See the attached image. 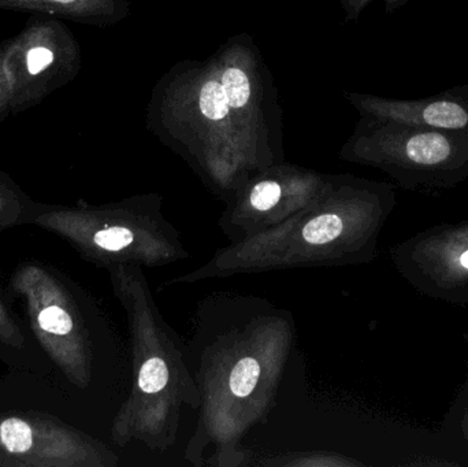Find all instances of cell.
<instances>
[{
  "mask_svg": "<svg viewBox=\"0 0 468 467\" xmlns=\"http://www.w3.org/2000/svg\"><path fill=\"white\" fill-rule=\"evenodd\" d=\"M8 295L51 370V381L87 421L106 383L109 337L88 293L57 266L22 260L8 279Z\"/></svg>",
  "mask_w": 468,
  "mask_h": 467,
  "instance_id": "cell-1",
  "label": "cell"
},
{
  "mask_svg": "<svg viewBox=\"0 0 468 467\" xmlns=\"http://www.w3.org/2000/svg\"><path fill=\"white\" fill-rule=\"evenodd\" d=\"M84 417L51 381L0 376V467H95L112 462Z\"/></svg>",
  "mask_w": 468,
  "mask_h": 467,
  "instance_id": "cell-2",
  "label": "cell"
},
{
  "mask_svg": "<svg viewBox=\"0 0 468 467\" xmlns=\"http://www.w3.org/2000/svg\"><path fill=\"white\" fill-rule=\"evenodd\" d=\"M0 46L13 114L41 103L71 81L80 69L76 37L55 16H33Z\"/></svg>",
  "mask_w": 468,
  "mask_h": 467,
  "instance_id": "cell-3",
  "label": "cell"
},
{
  "mask_svg": "<svg viewBox=\"0 0 468 467\" xmlns=\"http://www.w3.org/2000/svg\"><path fill=\"white\" fill-rule=\"evenodd\" d=\"M357 143L379 161L423 172L468 165V134L461 132L368 117Z\"/></svg>",
  "mask_w": 468,
  "mask_h": 467,
  "instance_id": "cell-4",
  "label": "cell"
},
{
  "mask_svg": "<svg viewBox=\"0 0 468 467\" xmlns=\"http://www.w3.org/2000/svg\"><path fill=\"white\" fill-rule=\"evenodd\" d=\"M356 103L368 117L468 134V84L420 99L359 96Z\"/></svg>",
  "mask_w": 468,
  "mask_h": 467,
  "instance_id": "cell-5",
  "label": "cell"
},
{
  "mask_svg": "<svg viewBox=\"0 0 468 467\" xmlns=\"http://www.w3.org/2000/svg\"><path fill=\"white\" fill-rule=\"evenodd\" d=\"M0 361L8 369L32 373L51 381V370L38 351L22 314L16 312L7 288L0 282ZM52 383V381H51Z\"/></svg>",
  "mask_w": 468,
  "mask_h": 467,
  "instance_id": "cell-6",
  "label": "cell"
},
{
  "mask_svg": "<svg viewBox=\"0 0 468 467\" xmlns=\"http://www.w3.org/2000/svg\"><path fill=\"white\" fill-rule=\"evenodd\" d=\"M0 8L59 19L99 22L114 13L115 0H0Z\"/></svg>",
  "mask_w": 468,
  "mask_h": 467,
  "instance_id": "cell-7",
  "label": "cell"
},
{
  "mask_svg": "<svg viewBox=\"0 0 468 467\" xmlns=\"http://www.w3.org/2000/svg\"><path fill=\"white\" fill-rule=\"evenodd\" d=\"M32 197L14 181L11 175L0 170V232L11 228L24 227Z\"/></svg>",
  "mask_w": 468,
  "mask_h": 467,
  "instance_id": "cell-8",
  "label": "cell"
},
{
  "mask_svg": "<svg viewBox=\"0 0 468 467\" xmlns=\"http://www.w3.org/2000/svg\"><path fill=\"white\" fill-rule=\"evenodd\" d=\"M343 219L337 214H324L315 217L305 225L303 238L307 243L322 246L335 240L343 232Z\"/></svg>",
  "mask_w": 468,
  "mask_h": 467,
  "instance_id": "cell-9",
  "label": "cell"
},
{
  "mask_svg": "<svg viewBox=\"0 0 468 467\" xmlns=\"http://www.w3.org/2000/svg\"><path fill=\"white\" fill-rule=\"evenodd\" d=\"M200 111L210 121H222L230 111L221 81L210 80L203 85L199 96Z\"/></svg>",
  "mask_w": 468,
  "mask_h": 467,
  "instance_id": "cell-10",
  "label": "cell"
},
{
  "mask_svg": "<svg viewBox=\"0 0 468 467\" xmlns=\"http://www.w3.org/2000/svg\"><path fill=\"white\" fill-rule=\"evenodd\" d=\"M222 88L229 101L230 109L239 110L250 98V84L247 74L239 68H228L222 73Z\"/></svg>",
  "mask_w": 468,
  "mask_h": 467,
  "instance_id": "cell-11",
  "label": "cell"
},
{
  "mask_svg": "<svg viewBox=\"0 0 468 467\" xmlns=\"http://www.w3.org/2000/svg\"><path fill=\"white\" fill-rule=\"evenodd\" d=\"M261 376V366L252 358H244L237 362L230 375V391L234 397L245 398L253 391Z\"/></svg>",
  "mask_w": 468,
  "mask_h": 467,
  "instance_id": "cell-12",
  "label": "cell"
},
{
  "mask_svg": "<svg viewBox=\"0 0 468 467\" xmlns=\"http://www.w3.org/2000/svg\"><path fill=\"white\" fill-rule=\"evenodd\" d=\"M167 381H169V370L162 359H150L140 369L139 388L144 394H158L167 386Z\"/></svg>",
  "mask_w": 468,
  "mask_h": 467,
  "instance_id": "cell-13",
  "label": "cell"
},
{
  "mask_svg": "<svg viewBox=\"0 0 468 467\" xmlns=\"http://www.w3.org/2000/svg\"><path fill=\"white\" fill-rule=\"evenodd\" d=\"M281 199V186L275 181H261L253 186L250 202L255 210L267 211L274 207Z\"/></svg>",
  "mask_w": 468,
  "mask_h": 467,
  "instance_id": "cell-14",
  "label": "cell"
},
{
  "mask_svg": "<svg viewBox=\"0 0 468 467\" xmlns=\"http://www.w3.org/2000/svg\"><path fill=\"white\" fill-rule=\"evenodd\" d=\"M11 112L13 110H11L10 84L3 66L2 46H0V122Z\"/></svg>",
  "mask_w": 468,
  "mask_h": 467,
  "instance_id": "cell-15",
  "label": "cell"
},
{
  "mask_svg": "<svg viewBox=\"0 0 468 467\" xmlns=\"http://www.w3.org/2000/svg\"><path fill=\"white\" fill-rule=\"evenodd\" d=\"M370 2L371 0H348L349 10H351V13H360L362 8ZM384 2L387 11H393L396 10V8L401 7V5H406L409 0H384Z\"/></svg>",
  "mask_w": 468,
  "mask_h": 467,
  "instance_id": "cell-16",
  "label": "cell"
},
{
  "mask_svg": "<svg viewBox=\"0 0 468 467\" xmlns=\"http://www.w3.org/2000/svg\"><path fill=\"white\" fill-rule=\"evenodd\" d=\"M461 263L462 266H463L464 269H468V249L466 252H464L463 255L461 257Z\"/></svg>",
  "mask_w": 468,
  "mask_h": 467,
  "instance_id": "cell-17",
  "label": "cell"
}]
</instances>
